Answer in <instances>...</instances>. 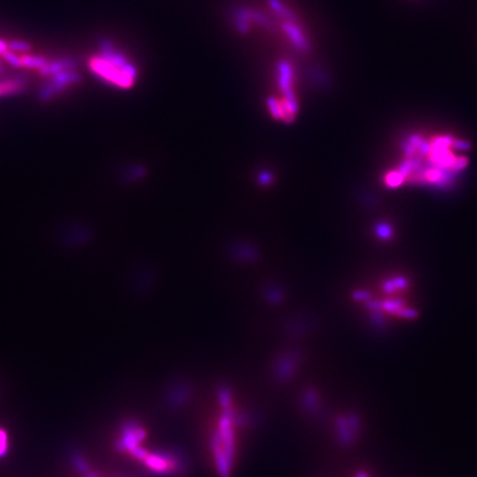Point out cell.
<instances>
[{"mask_svg": "<svg viewBox=\"0 0 477 477\" xmlns=\"http://www.w3.org/2000/svg\"><path fill=\"white\" fill-rule=\"evenodd\" d=\"M218 398H219L220 403L223 409L231 405V392L227 386H222L218 390Z\"/></svg>", "mask_w": 477, "mask_h": 477, "instance_id": "obj_14", "label": "cell"}, {"mask_svg": "<svg viewBox=\"0 0 477 477\" xmlns=\"http://www.w3.org/2000/svg\"><path fill=\"white\" fill-rule=\"evenodd\" d=\"M24 80H7L0 83V95H10L17 94L24 90Z\"/></svg>", "mask_w": 477, "mask_h": 477, "instance_id": "obj_11", "label": "cell"}, {"mask_svg": "<svg viewBox=\"0 0 477 477\" xmlns=\"http://www.w3.org/2000/svg\"><path fill=\"white\" fill-rule=\"evenodd\" d=\"M318 393L315 389L309 388L303 395V406L308 413H315L318 409Z\"/></svg>", "mask_w": 477, "mask_h": 477, "instance_id": "obj_10", "label": "cell"}, {"mask_svg": "<svg viewBox=\"0 0 477 477\" xmlns=\"http://www.w3.org/2000/svg\"><path fill=\"white\" fill-rule=\"evenodd\" d=\"M80 82V76L76 72H72L70 70H65L56 73L53 76L52 81L49 83L47 86L40 91V99L42 101H47L51 99L53 95L60 93L63 90H64L67 85L73 84V83H78Z\"/></svg>", "mask_w": 477, "mask_h": 477, "instance_id": "obj_3", "label": "cell"}, {"mask_svg": "<svg viewBox=\"0 0 477 477\" xmlns=\"http://www.w3.org/2000/svg\"><path fill=\"white\" fill-rule=\"evenodd\" d=\"M7 49H8V44L5 41H3V40H0V54L3 55L6 51H7Z\"/></svg>", "mask_w": 477, "mask_h": 477, "instance_id": "obj_18", "label": "cell"}, {"mask_svg": "<svg viewBox=\"0 0 477 477\" xmlns=\"http://www.w3.org/2000/svg\"><path fill=\"white\" fill-rule=\"evenodd\" d=\"M21 64L24 66H27L29 69H42L48 64L47 60L42 56H34V55H29L25 54L21 56Z\"/></svg>", "mask_w": 477, "mask_h": 477, "instance_id": "obj_12", "label": "cell"}, {"mask_svg": "<svg viewBox=\"0 0 477 477\" xmlns=\"http://www.w3.org/2000/svg\"><path fill=\"white\" fill-rule=\"evenodd\" d=\"M2 70H3V69H2V65H0V73H2Z\"/></svg>", "mask_w": 477, "mask_h": 477, "instance_id": "obj_20", "label": "cell"}, {"mask_svg": "<svg viewBox=\"0 0 477 477\" xmlns=\"http://www.w3.org/2000/svg\"><path fill=\"white\" fill-rule=\"evenodd\" d=\"M89 65L96 76L120 89L131 88L136 79V69L131 64L118 67L102 56H94L90 59Z\"/></svg>", "mask_w": 477, "mask_h": 477, "instance_id": "obj_2", "label": "cell"}, {"mask_svg": "<svg viewBox=\"0 0 477 477\" xmlns=\"http://www.w3.org/2000/svg\"><path fill=\"white\" fill-rule=\"evenodd\" d=\"M76 65H77V63L70 59L54 61V62L48 63L47 65L43 66L42 69H40V73H41V76H45V77L54 76V74L59 72L71 70V69H73Z\"/></svg>", "mask_w": 477, "mask_h": 477, "instance_id": "obj_9", "label": "cell"}, {"mask_svg": "<svg viewBox=\"0 0 477 477\" xmlns=\"http://www.w3.org/2000/svg\"><path fill=\"white\" fill-rule=\"evenodd\" d=\"M189 395H190V388L186 383L178 382L169 389L168 404L174 407L181 406L186 403Z\"/></svg>", "mask_w": 477, "mask_h": 477, "instance_id": "obj_7", "label": "cell"}, {"mask_svg": "<svg viewBox=\"0 0 477 477\" xmlns=\"http://www.w3.org/2000/svg\"><path fill=\"white\" fill-rule=\"evenodd\" d=\"M211 445H212V450H214L215 454V458H216V464H217V469L219 472L220 477H230L231 476V465L228 462V458L225 454V451H223L222 447V442L219 432H217L212 436V441H211Z\"/></svg>", "mask_w": 477, "mask_h": 477, "instance_id": "obj_5", "label": "cell"}, {"mask_svg": "<svg viewBox=\"0 0 477 477\" xmlns=\"http://www.w3.org/2000/svg\"><path fill=\"white\" fill-rule=\"evenodd\" d=\"M232 419L229 417L227 413L223 412L220 419V430L219 434L222 442V447L225 451L226 456L228 458V462L232 466L234 461V454H235V445H234V435L232 430Z\"/></svg>", "mask_w": 477, "mask_h": 477, "instance_id": "obj_4", "label": "cell"}, {"mask_svg": "<svg viewBox=\"0 0 477 477\" xmlns=\"http://www.w3.org/2000/svg\"><path fill=\"white\" fill-rule=\"evenodd\" d=\"M336 429L338 440L342 443V445L345 447L352 446L356 440V436L353 434L352 430L349 428L346 417L339 416L336 419Z\"/></svg>", "mask_w": 477, "mask_h": 477, "instance_id": "obj_8", "label": "cell"}, {"mask_svg": "<svg viewBox=\"0 0 477 477\" xmlns=\"http://www.w3.org/2000/svg\"><path fill=\"white\" fill-rule=\"evenodd\" d=\"M468 144L450 133H412L402 141L399 162L384 181L388 187L450 186L467 165Z\"/></svg>", "mask_w": 477, "mask_h": 477, "instance_id": "obj_1", "label": "cell"}, {"mask_svg": "<svg viewBox=\"0 0 477 477\" xmlns=\"http://www.w3.org/2000/svg\"><path fill=\"white\" fill-rule=\"evenodd\" d=\"M145 436V432L142 428H140L137 424H129L124 430L123 440L120 441L122 443V449L130 451L139 445L140 442Z\"/></svg>", "mask_w": 477, "mask_h": 477, "instance_id": "obj_6", "label": "cell"}, {"mask_svg": "<svg viewBox=\"0 0 477 477\" xmlns=\"http://www.w3.org/2000/svg\"><path fill=\"white\" fill-rule=\"evenodd\" d=\"M6 449H7V436L4 431H0V455L6 452Z\"/></svg>", "mask_w": 477, "mask_h": 477, "instance_id": "obj_17", "label": "cell"}, {"mask_svg": "<svg viewBox=\"0 0 477 477\" xmlns=\"http://www.w3.org/2000/svg\"><path fill=\"white\" fill-rule=\"evenodd\" d=\"M4 56V59L9 62L11 65H14V66H21V57L17 55L16 53H14L13 51H6V52L3 54Z\"/></svg>", "mask_w": 477, "mask_h": 477, "instance_id": "obj_16", "label": "cell"}, {"mask_svg": "<svg viewBox=\"0 0 477 477\" xmlns=\"http://www.w3.org/2000/svg\"><path fill=\"white\" fill-rule=\"evenodd\" d=\"M8 47L14 51H19V52H28V51L30 50V45H29V43L24 42V41H18V40H13V41H10Z\"/></svg>", "mask_w": 477, "mask_h": 477, "instance_id": "obj_15", "label": "cell"}, {"mask_svg": "<svg viewBox=\"0 0 477 477\" xmlns=\"http://www.w3.org/2000/svg\"><path fill=\"white\" fill-rule=\"evenodd\" d=\"M355 477H369L365 472H359Z\"/></svg>", "mask_w": 477, "mask_h": 477, "instance_id": "obj_19", "label": "cell"}, {"mask_svg": "<svg viewBox=\"0 0 477 477\" xmlns=\"http://www.w3.org/2000/svg\"><path fill=\"white\" fill-rule=\"evenodd\" d=\"M346 420L348 422V425L350 430L355 436H357L360 432V428H361V422H360V417L357 415V413L352 412L348 413L346 416Z\"/></svg>", "mask_w": 477, "mask_h": 477, "instance_id": "obj_13", "label": "cell"}]
</instances>
